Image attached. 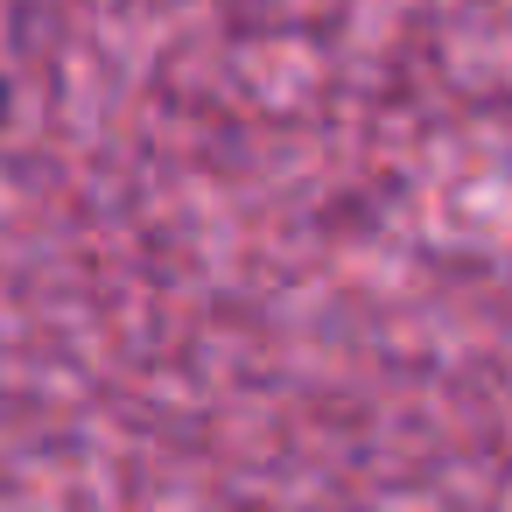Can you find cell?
I'll list each match as a JSON object with an SVG mask.
<instances>
[{
  "label": "cell",
  "instance_id": "obj_1",
  "mask_svg": "<svg viewBox=\"0 0 512 512\" xmlns=\"http://www.w3.org/2000/svg\"><path fill=\"white\" fill-rule=\"evenodd\" d=\"M0 120H8V78H0Z\"/></svg>",
  "mask_w": 512,
  "mask_h": 512
}]
</instances>
